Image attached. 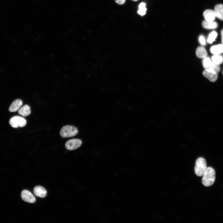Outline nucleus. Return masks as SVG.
<instances>
[{"label": "nucleus", "instance_id": "f257e3e1", "mask_svg": "<svg viewBox=\"0 0 223 223\" xmlns=\"http://www.w3.org/2000/svg\"><path fill=\"white\" fill-rule=\"evenodd\" d=\"M202 182L206 186H209L212 185L215 180V172L212 168L207 167L206 170L203 175Z\"/></svg>", "mask_w": 223, "mask_h": 223}, {"label": "nucleus", "instance_id": "f03ea898", "mask_svg": "<svg viewBox=\"0 0 223 223\" xmlns=\"http://www.w3.org/2000/svg\"><path fill=\"white\" fill-rule=\"evenodd\" d=\"M207 168V164L205 159L202 157L197 159L194 168L195 174L198 176H203Z\"/></svg>", "mask_w": 223, "mask_h": 223}, {"label": "nucleus", "instance_id": "7ed1b4c3", "mask_svg": "<svg viewBox=\"0 0 223 223\" xmlns=\"http://www.w3.org/2000/svg\"><path fill=\"white\" fill-rule=\"evenodd\" d=\"M78 130L75 127L69 125L63 126L60 132V134L63 138L74 136L77 134Z\"/></svg>", "mask_w": 223, "mask_h": 223}, {"label": "nucleus", "instance_id": "20e7f679", "mask_svg": "<svg viewBox=\"0 0 223 223\" xmlns=\"http://www.w3.org/2000/svg\"><path fill=\"white\" fill-rule=\"evenodd\" d=\"M9 123L12 127L17 128L24 126L26 124L27 121L24 118L15 116L11 118L9 120Z\"/></svg>", "mask_w": 223, "mask_h": 223}, {"label": "nucleus", "instance_id": "39448f33", "mask_svg": "<svg viewBox=\"0 0 223 223\" xmlns=\"http://www.w3.org/2000/svg\"><path fill=\"white\" fill-rule=\"evenodd\" d=\"M82 141L79 139H72L68 141L65 144L66 148L70 151L79 148L82 145Z\"/></svg>", "mask_w": 223, "mask_h": 223}, {"label": "nucleus", "instance_id": "423d86ee", "mask_svg": "<svg viewBox=\"0 0 223 223\" xmlns=\"http://www.w3.org/2000/svg\"><path fill=\"white\" fill-rule=\"evenodd\" d=\"M203 67L205 69H211L217 73L220 71V68L219 65L215 64L208 57H207L203 59Z\"/></svg>", "mask_w": 223, "mask_h": 223}, {"label": "nucleus", "instance_id": "0eeeda50", "mask_svg": "<svg viewBox=\"0 0 223 223\" xmlns=\"http://www.w3.org/2000/svg\"><path fill=\"white\" fill-rule=\"evenodd\" d=\"M217 73L212 69L208 68L205 69L203 72V75L210 81H215L218 78Z\"/></svg>", "mask_w": 223, "mask_h": 223}, {"label": "nucleus", "instance_id": "6e6552de", "mask_svg": "<svg viewBox=\"0 0 223 223\" xmlns=\"http://www.w3.org/2000/svg\"><path fill=\"white\" fill-rule=\"evenodd\" d=\"M21 197L24 201L30 203H33L36 201L35 197L33 195L30 191L26 190H23L21 192Z\"/></svg>", "mask_w": 223, "mask_h": 223}, {"label": "nucleus", "instance_id": "1a4fd4ad", "mask_svg": "<svg viewBox=\"0 0 223 223\" xmlns=\"http://www.w3.org/2000/svg\"><path fill=\"white\" fill-rule=\"evenodd\" d=\"M33 192L36 196L42 198L45 197L47 195L46 190L40 186H36L33 189Z\"/></svg>", "mask_w": 223, "mask_h": 223}, {"label": "nucleus", "instance_id": "9d476101", "mask_svg": "<svg viewBox=\"0 0 223 223\" xmlns=\"http://www.w3.org/2000/svg\"><path fill=\"white\" fill-rule=\"evenodd\" d=\"M203 16L205 20L209 22L214 21L216 17L214 11L212 10L205 11L203 13Z\"/></svg>", "mask_w": 223, "mask_h": 223}, {"label": "nucleus", "instance_id": "9b49d317", "mask_svg": "<svg viewBox=\"0 0 223 223\" xmlns=\"http://www.w3.org/2000/svg\"><path fill=\"white\" fill-rule=\"evenodd\" d=\"M23 104L21 100L18 99L14 101L11 104L9 110L11 112H15L18 110Z\"/></svg>", "mask_w": 223, "mask_h": 223}, {"label": "nucleus", "instance_id": "f8f14e48", "mask_svg": "<svg viewBox=\"0 0 223 223\" xmlns=\"http://www.w3.org/2000/svg\"><path fill=\"white\" fill-rule=\"evenodd\" d=\"M214 11L216 17L223 20V4H219L216 5L215 7Z\"/></svg>", "mask_w": 223, "mask_h": 223}, {"label": "nucleus", "instance_id": "ddd939ff", "mask_svg": "<svg viewBox=\"0 0 223 223\" xmlns=\"http://www.w3.org/2000/svg\"><path fill=\"white\" fill-rule=\"evenodd\" d=\"M196 54L198 57L202 59L206 57L208 55L205 49L203 46H199L197 48Z\"/></svg>", "mask_w": 223, "mask_h": 223}, {"label": "nucleus", "instance_id": "4468645a", "mask_svg": "<svg viewBox=\"0 0 223 223\" xmlns=\"http://www.w3.org/2000/svg\"><path fill=\"white\" fill-rule=\"evenodd\" d=\"M18 113L23 116H26L31 113L30 107L28 105H25L18 110Z\"/></svg>", "mask_w": 223, "mask_h": 223}, {"label": "nucleus", "instance_id": "2eb2a0df", "mask_svg": "<svg viewBox=\"0 0 223 223\" xmlns=\"http://www.w3.org/2000/svg\"><path fill=\"white\" fill-rule=\"evenodd\" d=\"M210 51L213 54L219 55L223 53V45L219 44L212 46Z\"/></svg>", "mask_w": 223, "mask_h": 223}, {"label": "nucleus", "instance_id": "dca6fc26", "mask_svg": "<svg viewBox=\"0 0 223 223\" xmlns=\"http://www.w3.org/2000/svg\"><path fill=\"white\" fill-rule=\"evenodd\" d=\"M202 25L204 28L208 29H215L218 27V24L216 22L214 21L209 22L206 20L203 22Z\"/></svg>", "mask_w": 223, "mask_h": 223}, {"label": "nucleus", "instance_id": "f3484780", "mask_svg": "<svg viewBox=\"0 0 223 223\" xmlns=\"http://www.w3.org/2000/svg\"><path fill=\"white\" fill-rule=\"evenodd\" d=\"M212 61L216 64L219 65L223 62V57L219 55H214L212 56Z\"/></svg>", "mask_w": 223, "mask_h": 223}, {"label": "nucleus", "instance_id": "a211bd4d", "mask_svg": "<svg viewBox=\"0 0 223 223\" xmlns=\"http://www.w3.org/2000/svg\"><path fill=\"white\" fill-rule=\"evenodd\" d=\"M146 4L144 2L141 3L139 5V9L138 11V13L143 15H145L146 13V8L145 7Z\"/></svg>", "mask_w": 223, "mask_h": 223}, {"label": "nucleus", "instance_id": "6ab92c4d", "mask_svg": "<svg viewBox=\"0 0 223 223\" xmlns=\"http://www.w3.org/2000/svg\"><path fill=\"white\" fill-rule=\"evenodd\" d=\"M217 35L216 32L215 31L212 32L208 36V42L211 44L214 41Z\"/></svg>", "mask_w": 223, "mask_h": 223}, {"label": "nucleus", "instance_id": "aec40b11", "mask_svg": "<svg viewBox=\"0 0 223 223\" xmlns=\"http://www.w3.org/2000/svg\"><path fill=\"white\" fill-rule=\"evenodd\" d=\"M199 41L201 45H204L206 44L205 41L204 37L203 36H200L199 38Z\"/></svg>", "mask_w": 223, "mask_h": 223}, {"label": "nucleus", "instance_id": "412c9836", "mask_svg": "<svg viewBox=\"0 0 223 223\" xmlns=\"http://www.w3.org/2000/svg\"><path fill=\"white\" fill-rule=\"evenodd\" d=\"M115 2L118 4L122 5L124 3L125 0H115Z\"/></svg>", "mask_w": 223, "mask_h": 223}, {"label": "nucleus", "instance_id": "4be33fe9", "mask_svg": "<svg viewBox=\"0 0 223 223\" xmlns=\"http://www.w3.org/2000/svg\"><path fill=\"white\" fill-rule=\"evenodd\" d=\"M221 42L222 44L223 45V29L221 30Z\"/></svg>", "mask_w": 223, "mask_h": 223}, {"label": "nucleus", "instance_id": "5701e85b", "mask_svg": "<svg viewBox=\"0 0 223 223\" xmlns=\"http://www.w3.org/2000/svg\"><path fill=\"white\" fill-rule=\"evenodd\" d=\"M132 0V1H138V0Z\"/></svg>", "mask_w": 223, "mask_h": 223}, {"label": "nucleus", "instance_id": "b1692460", "mask_svg": "<svg viewBox=\"0 0 223 223\" xmlns=\"http://www.w3.org/2000/svg\"><path fill=\"white\" fill-rule=\"evenodd\" d=\"M222 73H223V72H222Z\"/></svg>", "mask_w": 223, "mask_h": 223}]
</instances>
